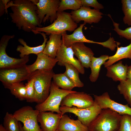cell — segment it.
Instances as JSON below:
<instances>
[{
    "label": "cell",
    "instance_id": "cell-1",
    "mask_svg": "<svg viewBox=\"0 0 131 131\" xmlns=\"http://www.w3.org/2000/svg\"><path fill=\"white\" fill-rule=\"evenodd\" d=\"M10 8L11 22L19 30L35 34L37 27H42L37 16V7L33 0H14L8 4Z\"/></svg>",
    "mask_w": 131,
    "mask_h": 131
},
{
    "label": "cell",
    "instance_id": "cell-2",
    "mask_svg": "<svg viewBox=\"0 0 131 131\" xmlns=\"http://www.w3.org/2000/svg\"><path fill=\"white\" fill-rule=\"evenodd\" d=\"M122 115L109 108L102 109L88 127L89 131H118Z\"/></svg>",
    "mask_w": 131,
    "mask_h": 131
},
{
    "label": "cell",
    "instance_id": "cell-3",
    "mask_svg": "<svg viewBox=\"0 0 131 131\" xmlns=\"http://www.w3.org/2000/svg\"><path fill=\"white\" fill-rule=\"evenodd\" d=\"M54 73L53 70H37L31 73L30 76L34 79V102L39 104L43 102L49 96Z\"/></svg>",
    "mask_w": 131,
    "mask_h": 131
},
{
    "label": "cell",
    "instance_id": "cell-4",
    "mask_svg": "<svg viewBox=\"0 0 131 131\" xmlns=\"http://www.w3.org/2000/svg\"><path fill=\"white\" fill-rule=\"evenodd\" d=\"M77 24L73 20L70 13L64 11L57 12V18L50 25L44 27H37L35 34L39 33H45L46 35L63 33L68 31H74L77 27Z\"/></svg>",
    "mask_w": 131,
    "mask_h": 131
},
{
    "label": "cell",
    "instance_id": "cell-5",
    "mask_svg": "<svg viewBox=\"0 0 131 131\" xmlns=\"http://www.w3.org/2000/svg\"><path fill=\"white\" fill-rule=\"evenodd\" d=\"M76 91L66 90L59 89L52 81L49 96L43 102L37 104L35 106V108L40 112L50 111L62 114L59 108L63 99L69 93Z\"/></svg>",
    "mask_w": 131,
    "mask_h": 131
},
{
    "label": "cell",
    "instance_id": "cell-6",
    "mask_svg": "<svg viewBox=\"0 0 131 131\" xmlns=\"http://www.w3.org/2000/svg\"><path fill=\"white\" fill-rule=\"evenodd\" d=\"M14 35L3 36L0 41V68L8 69L25 66L29 61V56L20 58L11 57L6 52V48L9 41L13 38Z\"/></svg>",
    "mask_w": 131,
    "mask_h": 131
},
{
    "label": "cell",
    "instance_id": "cell-7",
    "mask_svg": "<svg viewBox=\"0 0 131 131\" xmlns=\"http://www.w3.org/2000/svg\"><path fill=\"white\" fill-rule=\"evenodd\" d=\"M39 112L31 106H26L16 111L13 115L19 121L23 123L22 128L25 131H42L38 121Z\"/></svg>",
    "mask_w": 131,
    "mask_h": 131
},
{
    "label": "cell",
    "instance_id": "cell-8",
    "mask_svg": "<svg viewBox=\"0 0 131 131\" xmlns=\"http://www.w3.org/2000/svg\"><path fill=\"white\" fill-rule=\"evenodd\" d=\"M59 109L62 115L66 113L74 114L77 116L78 119L83 124L88 127L102 110L95 100L93 105L88 107L79 108L74 106L71 107L61 106Z\"/></svg>",
    "mask_w": 131,
    "mask_h": 131
},
{
    "label": "cell",
    "instance_id": "cell-9",
    "mask_svg": "<svg viewBox=\"0 0 131 131\" xmlns=\"http://www.w3.org/2000/svg\"><path fill=\"white\" fill-rule=\"evenodd\" d=\"M37 7V16L40 23L49 21L52 23L57 18L60 0H33Z\"/></svg>",
    "mask_w": 131,
    "mask_h": 131
},
{
    "label": "cell",
    "instance_id": "cell-10",
    "mask_svg": "<svg viewBox=\"0 0 131 131\" xmlns=\"http://www.w3.org/2000/svg\"><path fill=\"white\" fill-rule=\"evenodd\" d=\"M31 74L25 66L18 68L1 69L0 80L5 88L11 84L20 82L30 78Z\"/></svg>",
    "mask_w": 131,
    "mask_h": 131
},
{
    "label": "cell",
    "instance_id": "cell-11",
    "mask_svg": "<svg viewBox=\"0 0 131 131\" xmlns=\"http://www.w3.org/2000/svg\"><path fill=\"white\" fill-rule=\"evenodd\" d=\"M95 100L90 95L84 92L71 93L63 99L61 106L71 107L74 106L79 108L88 107L93 105Z\"/></svg>",
    "mask_w": 131,
    "mask_h": 131
},
{
    "label": "cell",
    "instance_id": "cell-12",
    "mask_svg": "<svg viewBox=\"0 0 131 131\" xmlns=\"http://www.w3.org/2000/svg\"><path fill=\"white\" fill-rule=\"evenodd\" d=\"M70 13L73 20L77 24L82 21H83L84 23L86 24L98 23L103 15L99 10L83 6L76 10L72 11Z\"/></svg>",
    "mask_w": 131,
    "mask_h": 131
},
{
    "label": "cell",
    "instance_id": "cell-13",
    "mask_svg": "<svg viewBox=\"0 0 131 131\" xmlns=\"http://www.w3.org/2000/svg\"><path fill=\"white\" fill-rule=\"evenodd\" d=\"M94 100L102 109L109 108L121 115L127 114L131 116V107L128 104H122L112 100L107 92L99 96L94 95Z\"/></svg>",
    "mask_w": 131,
    "mask_h": 131
},
{
    "label": "cell",
    "instance_id": "cell-14",
    "mask_svg": "<svg viewBox=\"0 0 131 131\" xmlns=\"http://www.w3.org/2000/svg\"><path fill=\"white\" fill-rule=\"evenodd\" d=\"M74 53L71 46L67 47L63 43L59 49L56 57L58 60L57 64L64 66V64L67 63L74 66L80 73L83 74L85 70L78 59L74 56Z\"/></svg>",
    "mask_w": 131,
    "mask_h": 131
},
{
    "label": "cell",
    "instance_id": "cell-15",
    "mask_svg": "<svg viewBox=\"0 0 131 131\" xmlns=\"http://www.w3.org/2000/svg\"><path fill=\"white\" fill-rule=\"evenodd\" d=\"M61 114L49 112H40L38 121L42 131H55L62 116Z\"/></svg>",
    "mask_w": 131,
    "mask_h": 131
},
{
    "label": "cell",
    "instance_id": "cell-16",
    "mask_svg": "<svg viewBox=\"0 0 131 131\" xmlns=\"http://www.w3.org/2000/svg\"><path fill=\"white\" fill-rule=\"evenodd\" d=\"M86 23H84L80 25L79 27L76 29L73 33L70 35L67 34L65 32L62 34V39L65 45L67 47H71L74 43L77 42L94 43L101 45L105 47L106 44L105 41L98 42L90 40L87 39L84 36L82 29Z\"/></svg>",
    "mask_w": 131,
    "mask_h": 131
},
{
    "label": "cell",
    "instance_id": "cell-17",
    "mask_svg": "<svg viewBox=\"0 0 131 131\" xmlns=\"http://www.w3.org/2000/svg\"><path fill=\"white\" fill-rule=\"evenodd\" d=\"M74 55L84 68L90 67L91 60L94 54L91 49L86 46L83 42H77L71 46Z\"/></svg>",
    "mask_w": 131,
    "mask_h": 131
},
{
    "label": "cell",
    "instance_id": "cell-18",
    "mask_svg": "<svg viewBox=\"0 0 131 131\" xmlns=\"http://www.w3.org/2000/svg\"><path fill=\"white\" fill-rule=\"evenodd\" d=\"M37 56L35 62L32 65H26V67L30 73L37 70H52V69L58 62L56 58H53L48 55L41 52Z\"/></svg>",
    "mask_w": 131,
    "mask_h": 131
},
{
    "label": "cell",
    "instance_id": "cell-19",
    "mask_svg": "<svg viewBox=\"0 0 131 131\" xmlns=\"http://www.w3.org/2000/svg\"><path fill=\"white\" fill-rule=\"evenodd\" d=\"M57 130L60 131H89L88 127L78 119H71L67 115L61 118Z\"/></svg>",
    "mask_w": 131,
    "mask_h": 131
},
{
    "label": "cell",
    "instance_id": "cell-20",
    "mask_svg": "<svg viewBox=\"0 0 131 131\" xmlns=\"http://www.w3.org/2000/svg\"><path fill=\"white\" fill-rule=\"evenodd\" d=\"M44 39V41L42 44L35 47H31L28 46L24 39L20 38L18 39V42L22 45H19L17 47L16 51L20 53L19 56L20 58L26 56H28L30 54H34L37 55L40 53L43 52L46 46L47 39L46 34L43 32L39 33Z\"/></svg>",
    "mask_w": 131,
    "mask_h": 131
},
{
    "label": "cell",
    "instance_id": "cell-21",
    "mask_svg": "<svg viewBox=\"0 0 131 131\" xmlns=\"http://www.w3.org/2000/svg\"><path fill=\"white\" fill-rule=\"evenodd\" d=\"M62 34H50L49 40L46 42L43 53L51 58H56L58 50L63 42L62 39H61Z\"/></svg>",
    "mask_w": 131,
    "mask_h": 131
},
{
    "label": "cell",
    "instance_id": "cell-22",
    "mask_svg": "<svg viewBox=\"0 0 131 131\" xmlns=\"http://www.w3.org/2000/svg\"><path fill=\"white\" fill-rule=\"evenodd\" d=\"M127 65H124L122 61H120L116 64L106 67L107 72L106 76L112 78L115 82L125 80L127 79Z\"/></svg>",
    "mask_w": 131,
    "mask_h": 131
},
{
    "label": "cell",
    "instance_id": "cell-23",
    "mask_svg": "<svg viewBox=\"0 0 131 131\" xmlns=\"http://www.w3.org/2000/svg\"><path fill=\"white\" fill-rule=\"evenodd\" d=\"M118 45L117 51L115 54L109 56V59L103 64L105 67L109 66L116 62L124 58L131 59V43L128 45L119 47Z\"/></svg>",
    "mask_w": 131,
    "mask_h": 131
},
{
    "label": "cell",
    "instance_id": "cell-24",
    "mask_svg": "<svg viewBox=\"0 0 131 131\" xmlns=\"http://www.w3.org/2000/svg\"><path fill=\"white\" fill-rule=\"evenodd\" d=\"M109 56L106 55H102L98 57H93L92 58L90 67L91 73L89 79L92 82H95L98 77L101 66L102 64L109 59Z\"/></svg>",
    "mask_w": 131,
    "mask_h": 131
},
{
    "label": "cell",
    "instance_id": "cell-25",
    "mask_svg": "<svg viewBox=\"0 0 131 131\" xmlns=\"http://www.w3.org/2000/svg\"><path fill=\"white\" fill-rule=\"evenodd\" d=\"M53 82L58 88L67 91H72L75 87L74 84L64 73L54 74L52 77Z\"/></svg>",
    "mask_w": 131,
    "mask_h": 131
},
{
    "label": "cell",
    "instance_id": "cell-26",
    "mask_svg": "<svg viewBox=\"0 0 131 131\" xmlns=\"http://www.w3.org/2000/svg\"><path fill=\"white\" fill-rule=\"evenodd\" d=\"M66 70L64 73L74 85L75 87L81 88L84 86L79 76L80 73L78 69L74 66L67 63L64 64Z\"/></svg>",
    "mask_w": 131,
    "mask_h": 131
},
{
    "label": "cell",
    "instance_id": "cell-27",
    "mask_svg": "<svg viewBox=\"0 0 131 131\" xmlns=\"http://www.w3.org/2000/svg\"><path fill=\"white\" fill-rule=\"evenodd\" d=\"M11 93L20 100H26V88L25 85L21 82L12 84L7 88Z\"/></svg>",
    "mask_w": 131,
    "mask_h": 131
},
{
    "label": "cell",
    "instance_id": "cell-28",
    "mask_svg": "<svg viewBox=\"0 0 131 131\" xmlns=\"http://www.w3.org/2000/svg\"><path fill=\"white\" fill-rule=\"evenodd\" d=\"M19 122L13 114L7 112L4 118L3 126L7 131H19Z\"/></svg>",
    "mask_w": 131,
    "mask_h": 131
},
{
    "label": "cell",
    "instance_id": "cell-29",
    "mask_svg": "<svg viewBox=\"0 0 131 131\" xmlns=\"http://www.w3.org/2000/svg\"><path fill=\"white\" fill-rule=\"evenodd\" d=\"M117 88L131 107V80L127 79L120 81Z\"/></svg>",
    "mask_w": 131,
    "mask_h": 131
},
{
    "label": "cell",
    "instance_id": "cell-30",
    "mask_svg": "<svg viewBox=\"0 0 131 131\" xmlns=\"http://www.w3.org/2000/svg\"><path fill=\"white\" fill-rule=\"evenodd\" d=\"M82 6L81 0H61L57 12H62L68 9L76 11Z\"/></svg>",
    "mask_w": 131,
    "mask_h": 131
},
{
    "label": "cell",
    "instance_id": "cell-31",
    "mask_svg": "<svg viewBox=\"0 0 131 131\" xmlns=\"http://www.w3.org/2000/svg\"><path fill=\"white\" fill-rule=\"evenodd\" d=\"M122 9L124 16V23L131 26V0H122Z\"/></svg>",
    "mask_w": 131,
    "mask_h": 131
},
{
    "label": "cell",
    "instance_id": "cell-32",
    "mask_svg": "<svg viewBox=\"0 0 131 131\" xmlns=\"http://www.w3.org/2000/svg\"><path fill=\"white\" fill-rule=\"evenodd\" d=\"M34 81V78L30 76L27 82L25 84L26 88V100L28 102H34L35 94Z\"/></svg>",
    "mask_w": 131,
    "mask_h": 131
},
{
    "label": "cell",
    "instance_id": "cell-33",
    "mask_svg": "<svg viewBox=\"0 0 131 131\" xmlns=\"http://www.w3.org/2000/svg\"><path fill=\"white\" fill-rule=\"evenodd\" d=\"M107 15L112 21L114 27L113 29L114 31L119 36L128 40H131V26L128 27L124 30H121L119 27V24L114 21L110 15L108 14Z\"/></svg>",
    "mask_w": 131,
    "mask_h": 131
},
{
    "label": "cell",
    "instance_id": "cell-34",
    "mask_svg": "<svg viewBox=\"0 0 131 131\" xmlns=\"http://www.w3.org/2000/svg\"><path fill=\"white\" fill-rule=\"evenodd\" d=\"M118 131H131V116L127 114L122 115Z\"/></svg>",
    "mask_w": 131,
    "mask_h": 131
},
{
    "label": "cell",
    "instance_id": "cell-35",
    "mask_svg": "<svg viewBox=\"0 0 131 131\" xmlns=\"http://www.w3.org/2000/svg\"><path fill=\"white\" fill-rule=\"evenodd\" d=\"M82 6L86 7H92L94 9L99 10L103 9L104 7L97 0H81Z\"/></svg>",
    "mask_w": 131,
    "mask_h": 131
},
{
    "label": "cell",
    "instance_id": "cell-36",
    "mask_svg": "<svg viewBox=\"0 0 131 131\" xmlns=\"http://www.w3.org/2000/svg\"><path fill=\"white\" fill-rule=\"evenodd\" d=\"M10 1L8 0H0V15L2 16L4 13L5 12H7V5L8 3Z\"/></svg>",
    "mask_w": 131,
    "mask_h": 131
},
{
    "label": "cell",
    "instance_id": "cell-37",
    "mask_svg": "<svg viewBox=\"0 0 131 131\" xmlns=\"http://www.w3.org/2000/svg\"><path fill=\"white\" fill-rule=\"evenodd\" d=\"M126 78L127 79L131 80V66L128 67Z\"/></svg>",
    "mask_w": 131,
    "mask_h": 131
},
{
    "label": "cell",
    "instance_id": "cell-38",
    "mask_svg": "<svg viewBox=\"0 0 131 131\" xmlns=\"http://www.w3.org/2000/svg\"><path fill=\"white\" fill-rule=\"evenodd\" d=\"M0 131H7L2 124L0 125Z\"/></svg>",
    "mask_w": 131,
    "mask_h": 131
},
{
    "label": "cell",
    "instance_id": "cell-39",
    "mask_svg": "<svg viewBox=\"0 0 131 131\" xmlns=\"http://www.w3.org/2000/svg\"><path fill=\"white\" fill-rule=\"evenodd\" d=\"M19 131H25L23 129L22 125L20 122H19Z\"/></svg>",
    "mask_w": 131,
    "mask_h": 131
},
{
    "label": "cell",
    "instance_id": "cell-40",
    "mask_svg": "<svg viewBox=\"0 0 131 131\" xmlns=\"http://www.w3.org/2000/svg\"><path fill=\"white\" fill-rule=\"evenodd\" d=\"M55 131H58V130H56Z\"/></svg>",
    "mask_w": 131,
    "mask_h": 131
},
{
    "label": "cell",
    "instance_id": "cell-41",
    "mask_svg": "<svg viewBox=\"0 0 131 131\" xmlns=\"http://www.w3.org/2000/svg\"></svg>",
    "mask_w": 131,
    "mask_h": 131
}]
</instances>
